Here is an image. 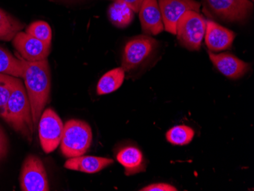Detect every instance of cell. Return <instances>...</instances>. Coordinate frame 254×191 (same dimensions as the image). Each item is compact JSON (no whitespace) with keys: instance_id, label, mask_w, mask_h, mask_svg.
I'll list each match as a JSON object with an SVG mask.
<instances>
[{"instance_id":"cell-12","label":"cell","mask_w":254,"mask_h":191,"mask_svg":"<svg viewBox=\"0 0 254 191\" xmlns=\"http://www.w3.org/2000/svg\"><path fill=\"white\" fill-rule=\"evenodd\" d=\"M209 58L213 65L224 75L232 79L241 78L249 70L250 65L238 59L233 54H215L209 51Z\"/></svg>"},{"instance_id":"cell-8","label":"cell","mask_w":254,"mask_h":191,"mask_svg":"<svg viewBox=\"0 0 254 191\" xmlns=\"http://www.w3.org/2000/svg\"><path fill=\"white\" fill-rule=\"evenodd\" d=\"M204 2L211 13L228 21H244L254 6L250 0H204Z\"/></svg>"},{"instance_id":"cell-11","label":"cell","mask_w":254,"mask_h":191,"mask_svg":"<svg viewBox=\"0 0 254 191\" xmlns=\"http://www.w3.org/2000/svg\"><path fill=\"white\" fill-rule=\"evenodd\" d=\"M138 13L142 30L145 35H157L165 30L157 0H143Z\"/></svg>"},{"instance_id":"cell-2","label":"cell","mask_w":254,"mask_h":191,"mask_svg":"<svg viewBox=\"0 0 254 191\" xmlns=\"http://www.w3.org/2000/svg\"><path fill=\"white\" fill-rule=\"evenodd\" d=\"M3 119L23 137L32 141L34 127L26 88L19 78H15L13 90L8 99Z\"/></svg>"},{"instance_id":"cell-20","label":"cell","mask_w":254,"mask_h":191,"mask_svg":"<svg viewBox=\"0 0 254 191\" xmlns=\"http://www.w3.org/2000/svg\"><path fill=\"white\" fill-rule=\"evenodd\" d=\"M194 136L193 129L185 125H179L171 128L167 132L166 139L172 145H184L191 142Z\"/></svg>"},{"instance_id":"cell-4","label":"cell","mask_w":254,"mask_h":191,"mask_svg":"<svg viewBox=\"0 0 254 191\" xmlns=\"http://www.w3.org/2000/svg\"><path fill=\"white\" fill-rule=\"evenodd\" d=\"M206 21L195 11H188L178 20L176 35L181 45L189 51H199L205 37Z\"/></svg>"},{"instance_id":"cell-9","label":"cell","mask_w":254,"mask_h":191,"mask_svg":"<svg viewBox=\"0 0 254 191\" xmlns=\"http://www.w3.org/2000/svg\"><path fill=\"white\" fill-rule=\"evenodd\" d=\"M159 5L165 29L176 35L178 20L188 11L199 12L200 3L195 0H157Z\"/></svg>"},{"instance_id":"cell-3","label":"cell","mask_w":254,"mask_h":191,"mask_svg":"<svg viewBox=\"0 0 254 191\" xmlns=\"http://www.w3.org/2000/svg\"><path fill=\"white\" fill-rule=\"evenodd\" d=\"M92 131L86 122L71 120L64 125L61 151L66 158L83 155L91 146Z\"/></svg>"},{"instance_id":"cell-15","label":"cell","mask_w":254,"mask_h":191,"mask_svg":"<svg viewBox=\"0 0 254 191\" xmlns=\"http://www.w3.org/2000/svg\"><path fill=\"white\" fill-rule=\"evenodd\" d=\"M117 160L125 168V175L127 176L145 171V162L142 152L134 146H127L121 149L117 155Z\"/></svg>"},{"instance_id":"cell-18","label":"cell","mask_w":254,"mask_h":191,"mask_svg":"<svg viewBox=\"0 0 254 191\" xmlns=\"http://www.w3.org/2000/svg\"><path fill=\"white\" fill-rule=\"evenodd\" d=\"M24 27L19 20L0 8V41H11Z\"/></svg>"},{"instance_id":"cell-6","label":"cell","mask_w":254,"mask_h":191,"mask_svg":"<svg viewBox=\"0 0 254 191\" xmlns=\"http://www.w3.org/2000/svg\"><path fill=\"white\" fill-rule=\"evenodd\" d=\"M38 124L43 150L46 153H51L61 144L64 129L63 121L55 111L48 108L41 115Z\"/></svg>"},{"instance_id":"cell-13","label":"cell","mask_w":254,"mask_h":191,"mask_svg":"<svg viewBox=\"0 0 254 191\" xmlns=\"http://www.w3.org/2000/svg\"><path fill=\"white\" fill-rule=\"evenodd\" d=\"M235 34L231 30L221 26L215 21H207L205 42L211 52L225 51L232 46Z\"/></svg>"},{"instance_id":"cell-19","label":"cell","mask_w":254,"mask_h":191,"mask_svg":"<svg viewBox=\"0 0 254 191\" xmlns=\"http://www.w3.org/2000/svg\"><path fill=\"white\" fill-rule=\"evenodd\" d=\"M0 73L17 78H23V67L21 60L17 59L8 51L0 47Z\"/></svg>"},{"instance_id":"cell-21","label":"cell","mask_w":254,"mask_h":191,"mask_svg":"<svg viewBox=\"0 0 254 191\" xmlns=\"http://www.w3.org/2000/svg\"><path fill=\"white\" fill-rule=\"evenodd\" d=\"M15 77L0 73V117L3 118L8 99L13 90Z\"/></svg>"},{"instance_id":"cell-16","label":"cell","mask_w":254,"mask_h":191,"mask_svg":"<svg viewBox=\"0 0 254 191\" xmlns=\"http://www.w3.org/2000/svg\"><path fill=\"white\" fill-rule=\"evenodd\" d=\"M125 71L122 67L115 68L101 77L97 85L98 95H108L115 92L124 83Z\"/></svg>"},{"instance_id":"cell-10","label":"cell","mask_w":254,"mask_h":191,"mask_svg":"<svg viewBox=\"0 0 254 191\" xmlns=\"http://www.w3.org/2000/svg\"><path fill=\"white\" fill-rule=\"evenodd\" d=\"M14 48L25 61L37 62L47 59L51 46L26 32L20 31L12 39Z\"/></svg>"},{"instance_id":"cell-25","label":"cell","mask_w":254,"mask_h":191,"mask_svg":"<svg viewBox=\"0 0 254 191\" xmlns=\"http://www.w3.org/2000/svg\"><path fill=\"white\" fill-rule=\"evenodd\" d=\"M114 2H124L128 5L134 12H138L143 0H114Z\"/></svg>"},{"instance_id":"cell-5","label":"cell","mask_w":254,"mask_h":191,"mask_svg":"<svg viewBox=\"0 0 254 191\" xmlns=\"http://www.w3.org/2000/svg\"><path fill=\"white\" fill-rule=\"evenodd\" d=\"M158 45L156 40L148 35H138L129 40L124 48L122 68L129 72L145 62Z\"/></svg>"},{"instance_id":"cell-17","label":"cell","mask_w":254,"mask_h":191,"mask_svg":"<svg viewBox=\"0 0 254 191\" xmlns=\"http://www.w3.org/2000/svg\"><path fill=\"white\" fill-rule=\"evenodd\" d=\"M108 18L110 21L120 28L129 26L134 19V12L124 2H114L108 8Z\"/></svg>"},{"instance_id":"cell-7","label":"cell","mask_w":254,"mask_h":191,"mask_svg":"<svg viewBox=\"0 0 254 191\" xmlns=\"http://www.w3.org/2000/svg\"><path fill=\"white\" fill-rule=\"evenodd\" d=\"M20 186L23 191H48L49 183L42 161L30 155L25 159L20 175Z\"/></svg>"},{"instance_id":"cell-24","label":"cell","mask_w":254,"mask_h":191,"mask_svg":"<svg viewBox=\"0 0 254 191\" xmlns=\"http://www.w3.org/2000/svg\"><path fill=\"white\" fill-rule=\"evenodd\" d=\"M8 152V139L5 132L0 127V161L3 159Z\"/></svg>"},{"instance_id":"cell-14","label":"cell","mask_w":254,"mask_h":191,"mask_svg":"<svg viewBox=\"0 0 254 191\" xmlns=\"http://www.w3.org/2000/svg\"><path fill=\"white\" fill-rule=\"evenodd\" d=\"M114 163V160L108 158L96 156H78L69 158L64 167L69 170L84 173L95 174Z\"/></svg>"},{"instance_id":"cell-1","label":"cell","mask_w":254,"mask_h":191,"mask_svg":"<svg viewBox=\"0 0 254 191\" xmlns=\"http://www.w3.org/2000/svg\"><path fill=\"white\" fill-rule=\"evenodd\" d=\"M23 78L29 98L34 129L49 99L51 78L48 60L29 62L21 59Z\"/></svg>"},{"instance_id":"cell-23","label":"cell","mask_w":254,"mask_h":191,"mask_svg":"<svg viewBox=\"0 0 254 191\" xmlns=\"http://www.w3.org/2000/svg\"><path fill=\"white\" fill-rule=\"evenodd\" d=\"M141 191H177L175 187L166 183L152 184L140 190Z\"/></svg>"},{"instance_id":"cell-22","label":"cell","mask_w":254,"mask_h":191,"mask_svg":"<svg viewBox=\"0 0 254 191\" xmlns=\"http://www.w3.org/2000/svg\"><path fill=\"white\" fill-rule=\"evenodd\" d=\"M25 32L45 44L51 45L52 30L49 24L44 21H34L27 28Z\"/></svg>"}]
</instances>
